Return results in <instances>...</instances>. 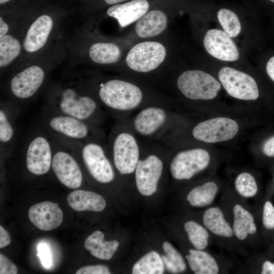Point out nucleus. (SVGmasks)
<instances>
[{
  "mask_svg": "<svg viewBox=\"0 0 274 274\" xmlns=\"http://www.w3.org/2000/svg\"><path fill=\"white\" fill-rule=\"evenodd\" d=\"M50 97L45 110L74 117L94 125L102 119L100 108L92 97L73 87H65Z\"/></svg>",
  "mask_w": 274,
  "mask_h": 274,
  "instance_id": "obj_1",
  "label": "nucleus"
},
{
  "mask_svg": "<svg viewBox=\"0 0 274 274\" xmlns=\"http://www.w3.org/2000/svg\"><path fill=\"white\" fill-rule=\"evenodd\" d=\"M53 137V136H52ZM81 158L90 175L101 183L112 182L115 177L112 165L99 141L76 142L54 137Z\"/></svg>",
  "mask_w": 274,
  "mask_h": 274,
  "instance_id": "obj_2",
  "label": "nucleus"
},
{
  "mask_svg": "<svg viewBox=\"0 0 274 274\" xmlns=\"http://www.w3.org/2000/svg\"><path fill=\"white\" fill-rule=\"evenodd\" d=\"M44 123L53 137L80 142L98 141L99 138L96 125L74 117L45 110Z\"/></svg>",
  "mask_w": 274,
  "mask_h": 274,
  "instance_id": "obj_3",
  "label": "nucleus"
},
{
  "mask_svg": "<svg viewBox=\"0 0 274 274\" xmlns=\"http://www.w3.org/2000/svg\"><path fill=\"white\" fill-rule=\"evenodd\" d=\"M98 95L107 109L114 112H127L137 108L143 100L141 89L130 82L112 79L99 85Z\"/></svg>",
  "mask_w": 274,
  "mask_h": 274,
  "instance_id": "obj_4",
  "label": "nucleus"
},
{
  "mask_svg": "<svg viewBox=\"0 0 274 274\" xmlns=\"http://www.w3.org/2000/svg\"><path fill=\"white\" fill-rule=\"evenodd\" d=\"M53 158L51 168L59 182L71 189L79 188L83 174L72 151L58 139L52 137Z\"/></svg>",
  "mask_w": 274,
  "mask_h": 274,
  "instance_id": "obj_5",
  "label": "nucleus"
},
{
  "mask_svg": "<svg viewBox=\"0 0 274 274\" xmlns=\"http://www.w3.org/2000/svg\"><path fill=\"white\" fill-rule=\"evenodd\" d=\"M109 150L120 173L126 175L134 172L140 160V149L133 134L126 131H115L111 136Z\"/></svg>",
  "mask_w": 274,
  "mask_h": 274,
  "instance_id": "obj_6",
  "label": "nucleus"
},
{
  "mask_svg": "<svg viewBox=\"0 0 274 274\" xmlns=\"http://www.w3.org/2000/svg\"><path fill=\"white\" fill-rule=\"evenodd\" d=\"M177 84L186 97L193 100L213 99L221 89L220 84L215 78L199 70L183 72L179 77Z\"/></svg>",
  "mask_w": 274,
  "mask_h": 274,
  "instance_id": "obj_7",
  "label": "nucleus"
},
{
  "mask_svg": "<svg viewBox=\"0 0 274 274\" xmlns=\"http://www.w3.org/2000/svg\"><path fill=\"white\" fill-rule=\"evenodd\" d=\"M166 51L160 43L146 41L131 48L126 57V63L132 70L147 73L158 67L164 61Z\"/></svg>",
  "mask_w": 274,
  "mask_h": 274,
  "instance_id": "obj_8",
  "label": "nucleus"
},
{
  "mask_svg": "<svg viewBox=\"0 0 274 274\" xmlns=\"http://www.w3.org/2000/svg\"><path fill=\"white\" fill-rule=\"evenodd\" d=\"M25 152L26 166L32 175L41 176L50 169L53 158L52 140L43 133L34 134L28 141Z\"/></svg>",
  "mask_w": 274,
  "mask_h": 274,
  "instance_id": "obj_9",
  "label": "nucleus"
},
{
  "mask_svg": "<svg viewBox=\"0 0 274 274\" xmlns=\"http://www.w3.org/2000/svg\"><path fill=\"white\" fill-rule=\"evenodd\" d=\"M210 162V154L203 149L182 151L174 157L170 163L171 175L178 180H189L205 169Z\"/></svg>",
  "mask_w": 274,
  "mask_h": 274,
  "instance_id": "obj_10",
  "label": "nucleus"
},
{
  "mask_svg": "<svg viewBox=\"0 0 274 274\" xmlns=\"http://www.w3.org/2000/svg\"><path fill=\"white\" fill-rule=\"evenodd\" d=\"M219 79L227 92L242 100H255L259 96L256 82L249 75L230 67L221 68Z\"/></svg>",
  "mask_w": 274,
  "mask_h": 274,
  "instance_id": "obj_11",
  "label": "nucleus"
},
{
  "mask_svg": "<svg viewBox=\"0 0 274 274\" xmlns=\"http://www.w3.org/2000/svg\"><path fill=\"white\" fill-rule=\"evenodd\" d=\"M238 131L237 122L226 117H217L204 120L197 124L192 135L197 140L214 143L229 140Z\"/></svg>",
  "mask_w": 274,
  "mask_h": 274,
  "instance_id": "obj_12",
  "label": "nucleus"
},
{
  "mask_svg": "<svg viewBox=\"0 0 274 274\" xmlns=\"http://www.w3.org/2000/svg\"><path fill=\"white\" fill-rule=\"evenodd\" d=\"M163 169V162L155 154L139 160L135 169L137 188L142 195L150 196L156 191Z\"/></svg>",
  "mask_w": 274,
  "mask_h": 274,
  "instance_id": "obj_13",
  "label": "nucleus"
},
{
  "mask_svg": "<svg viewBox=\"0 0 274 274\" xmlns=\"http://www.w3.org/2000/svg\"><path fill=\"white\" fill-rule=\"evenodd\" d=\"M45 77V72L41 67L30 66L12 78L10 83L11 92L18 99H28L40 88Z\"/></svg>",
  "mask_w": 274,
  "mask_h": 274,
  "instance_id": "obj_14",
  "label": "nucleus"
},
{
  "mask_svg": "<svg viewBox=\"0 0 274 274\" xmlns=\"http://www.w3.org/2000/svg\"><path fill=\"white\" fill-rule=\"evenodd\" d=\"M203 42L208 53L218 59L234 61L239 57L236 45L224 31L218 29L209 30Z\"/></svg>",
  "mask_w": 274,
  "mask_h": 274,
  "instance_id": "obj_15",
  "label": "nucleus"
},
{
  "mask_svg": "<svg viewBox=\"0 0 274 274\" xmlns=\"http://www.w3.org/2000/svg\"><path fill=\"white\" fill-rule=\"evenodd\" d=\"M28 215L31 222L43 231H50L57 228L63 220V212L58 204L49 201L31 206Z\"/></svg>",
  "mask_w": 274,
  "mask_h": 274,
  "instance_id": "obj_16",
  "label": "nucleus"
},
{
  "mask_svg": "<svg viewBox=\"0 0 274 274\" xmlns=\"http://www.w3.org/2000/svg\"><path fill=\"white\" fill-rule=\"evenodd\" d=\"M166 111L157 106H149L142 109L134 117L133 127L140 135L150 136L157 133L165 124Z\"/></svg>",
  "mask_w": 274,
  "mask_h": 274,
  "instance_id": "obj_17",
  "label": "nucleus"
},
{
  "mask_svg": "<svg viewBox=\"0 0 274 274\" xmlns=\"http://www.w3.org/2000/svg\"><path fill=\"white\" fill-rule=\"evenodd\" d=\"M231 207V224L234 237L240 242H245L257 233L255 217L251 211L241 202H235Z\"/></svg>",
  "mask_w": 274,
  "mask_h": 274,
  "instance_id": "obj_18",
  "label": "nucleus"
},
{
  "mask_svg": "<svg viewBox=\"0 0 274 274\" xmlns=\"http://www.w3.org/2000/svg\"><path fill=\"white\" fill-rule=\"evenodd\" d=\"M149 8L150 3L148 0H131L112 5L108 9L107 14L116 19L120 25L124 27L138 21Z\"/></svg>",
  "mask_w": 274,
  "mask_h": 274,
  "instance_id": "obj_19",
  "label": "nucleus"
},
{
  "mask_svg": "<svg viewBox=\"0 0 274 274\" xmlns=\"http://www.w3.org/2000/svg\"><path fill=\"white\" fill-rule=\"evenodd\" d=\"M202 224L211 235L224 239H235L231 224L219 206H210L202 215Z\"/></svg>",
  "mask_w": 274,
  "mask_h": 274,
  "instance_id": "obj_20",
  "label": "nucleus"
},
{
  "mask_svg": "<svg viewBox=\"0 0 274 274\" xmlns=\"http://www.w3.org/2000/svg\"><path fill=\"white\" fill-rule=\"evenodd\" d=\"M53 26L52 18L47 15L39 17L30 25L23 42V47L28 52L41 49L46 43Z\"/></svg>",
  "mask_w": 274,
  "mask_h": 274,
  "instance_id": "obj_21",
  "label": "nucleus"
},
{
  "mask_svg": "<svg viewBox=\"0 0 274 274\" xmlns=\"http://www.w3.org/2000/svg\"><path fill=\"white\" fill-rule=\"evenodd\" d=\"M18 108L1 105L0 108L1 152L13 150L15 138V122L18 114Z\"/></svg>",
  "mask_w": 274,
  "mask_h": 274,
  "instance_id": "obj_22",
  "label": "nucleus"
},
{
  "mask_svg": "<svg viewBox=\"0 0 274 274\" xmlns=\"http://www.w3.org/2000/svg\"><path fill=\"white\" fill-rule=\"evenodd\" d=\"M167 24L166 14L160 10H153L148 11L137 21L135 30L141 38H151L161 33L166 28Z\"/></svg>",
  "mask_w": 274,
  "mask_h": 274,
  "instance_id": "obj_23",
  "label": "nucleus"
},
{
  "mask_svg": "<svg viewBox=\"0 0 274 274\" xmlns=\"http://www.w3.org/2000/svg\"><path fill=\"white\" fill-rule=\"evenodd\" d=\"M68 205L77 211H91L100 212L106 205L104 197L92 191L75 190L71 192L67 197Z\"/></svg>",
  "mask_w": 274,
  "mask_h": 274,
  "instance_id": "obj_24",
  "label": "nucleus"
},
{
  "mask_svg": "<svg viewBox=\"0 0 274 274\" xmlns=\"http://www.w3.org/2000/svg\"><path fill=\"white\" fill-rule=\"evenodd\" d=\"M185 256L190 269L195 274H218L220 266L216 258L204 250L190 249Z\"/></svg>",
  "mask_w": 274,
  "mask_h": 274,
  "instance_id": "obj_25",
  "label": "nucleus"
},
{
  "mask_svg": "<svg viewBox=\"0 0 274 274\" xmlns=\"http://www.w3.org/2000/svg\"><path fill=\"white\" fill-rule=\"evenodd\" d=\"M119 244L115 240L105 241L103 233L96 230L86 238L84 246L93 256L102 260H109L117 250Z\"/></svg>",
  "mask_w": 274,
  "mask_h": 274,
  "instance_id": "obj_26",
  "label": "nucleus"
},
{
  "mask_svg": "<svg viewBox=\"0 0 274 274\" xmlns=\"http://www.w3.org/2000/svg\"><path fill=\"white\" fill-rule=\"evenodd\" d=\"M219 190V186L215 182H207L192 189L186 199L193 207H210L215 201Z\"/></svg>",
  "mask_w": 274,
  "mask_h": 274,
  "instance_id": "obj_27",
  "label": "nucleus"
},
{
  "mask_svg": "<svg viewBox=\"0 0 274 274\" xmlns=\"http://www.w3.org/2000/svg\"><path fill=\"white\" fill-rule=\"evenodd\" d=\"M89 55L95 63L110 64L119 60L121 50L117 45L113 43H97L90 47Z\"/></svg>",
  "mask_w": 274,
  "mask_h": 274,
  "instance_id": "obj_28",
  "label": "nucleus"
},
{
  "mask_svg": "<svg viewBox=\"0 0 274 274\" xmlns=\"http://www.w3.org/2000/svg\"><path fill=\"white\" fill-rule=\"evenodd\" d=\"M164 265L160 256L151 251L143 256L133 266V274H162Z\"/></svg>",
  "mask_w": 274,
  "mask_h": 274,
  "instance_id": "obj_29",
  "label": "nucleus"
},
{
  "mask_svg": "<svg viewBox=\"0 0 274 274\" xmlns=\"http://www.w3.org/2000/svg\"><path fill=\"white\" fill-rule=\"evenodd\" d=\"M184 227L194 249L205 250L208 247L211 234L203 225L190 220L184 223Z\"/></svg>",
  "mask_w": 274,
  "mask_h": 274,
  "instance_id": "obj_30",
  "label": "nucleus"
},
{
  "mask_svg": "<svg viewBox=\"0 0 274 274\" xmlns=\"http://www.w3.org/2000/svg\"><path fill=\"white\" fill-rule=\"evenodd\" d=\"M165 255L161 257L164 267L170 272L177 273L185 271L186 263L182 255L167 242L163 243Z\"/></svg>",
  "mask_w": 274,
  "mask_h": 274,
  "instance_id": "obj_31",
  "label": "nucleus"
},
{
  "mask_svg": "<svg viewBox=\"0 0 274 274\" xmlns=\"http://www.w3.org/2000/svg\"><path fill=\"white\" fill-rule=\"evenodd\" d=\"M21 45L14 37L6 35L0 38V66L10 64L19 54Z\"/></svg>",
  "mask_w": 274,
  "mask_h": 274,
  "instance_id": "obj_32",
  "label": "nucleus"
},
{
  "mask_svg": "<svg viewBox=\"0 0 274 274\" xmlns=\"http://www.w3.org/2000/svg\"><path fill=\"white\" fill-rule=\"evenodd\" d=\"M234 188L237 194L244 199L254 197L258 191L255 178L248 172H243L237 175L234 181Z\"/></svg>",
  "mask_w": 274,
  "mask_h": 274,
  "instance_id": "obj_33",
  "label": "nucleus"
},
{
  "mask_svg": "<svg viewBox=\"0 0 274 274\" xmlns=\"http://www.w3.org/2000/svg\"><path fill=\"white\" fill-rule=\"evenodd\" d=\"M218 20L224 31L231 38L236 37L241 31V24L237 15L232 11L220 9L217 12Z\"/></svg>",
  "mask_w": 274,
  "mask_h": 274,
  "instance_id": "obj_34",
  "label": "nucleus"
},
{
  "mask_svg": "<svg viewBox=\"0 0 274 274\" xmlns=\"http://www.w3.org/2000/svg\"><path fill=\"white\" fill-rule=\"evenodd\" d=\"M262 222L267 229H274V206L270 201H266L263 207Z\"/></svg>",
  "mask_w": 274,
  "mask_h": 274,
  "instance_id": "obj_35",
  "label": "nucleus"
},
{
  "mask_svg": "<svg viewBox=\"0 0 274 274\" xmlns=\"http://www.w3.org/2000/svg\"><path fill=\"white\" fill-rule=\"evenodd\" d=\"M38 255L42 265L45 268H49L52 265V257L48 246L45 243H40L38 246Z\"/></svg>",
  "mask_w": 274,
  "mask_h": 274,
  "instance_id": "obj_36",
  "label": "nucleus"
},
{
  "mask_svg": "<svg viewBox=\"0 0 274 274\" xmlns=\"http://www.w3.org/2000/svg\"><path fill=\"white\" fill-rule=\"evenodd\" d=\"M76 274H110L108 267L102 265H89L78 269Z\"/></svg>",
  "mask_w": 274,
  "mask_h": 274,
  "instance_id": "obj_37",
  "label": "nucleus"
},
{
  "mask_svg": "<svg viewBox=\"0 0 274 274\" xmlns=\"http://www.w3.org/2000/svg\"><path fill=\"white\" fill-rule=\"evenodd\" d=\"M17 271L16 266L3 254H0V273L16 274Z\"/></svg>",
  "mask_w": 274,
  "mask_h": 274,
  "instance_id": "obj_38",
  "label": "nucleus"
},
{
  "mask_svg": "<svg viewBox=\"0 0 274 274\" xmlns=\"http://www.w3.org/2000/svg\"><path fill=\"white\" fill-rule=\"evenodd\" d=\"M264 154L269 157H274V136L268 139L262 148Z\"/></svg>",
  "mask_w": 274,
  "mask_h": 274,
  "instance_id": "obj_39",
  "label": "nucleus"
},
{
  "mask_svg": "<svg viewBox=\"0 0 274 274\" xmlns=\"http://www.w3.org/2000/svg\"><path fill=\"white\" fill-rule=\"evenodd\" d=\"M11 243V238L8 232L0 226V248H4L10 245Z\"/></svg>",
  "mask_w": 274,
  "mask_h": 274,
  "instance_id": "obj_40",
  "label": "nucleus"
},
{
  "mask_svg": "<svg viewBox=\"0 0 274 274\" xmlns=\"http://www.w3.org/2000/svg\"><path fill=\"white\" fill-rule=\"evenodd\" d=\"M261 273L274 274V263L269 260L264 261L261 266Z\"/></svg>",
  "mask_w": 274,
  "mask_h": 274,
  "instance_id": "obj_41",
  "label": "nucleus"
},
{
  "mask_svg": "<svg viewBox=\"0 0 274 274\" xmlns=\"http://www.w3.org/2000/svg\"><path fill=\"white\" fill-rule=\"evenodd\" d=\"M266 69L268 75L274 82V56L270 58L267 62Z\"/></svg>",
  "mask_w": 274,
  "mask_h": 274,
  "instance_id": "obj_42",
  "label": "nucleus"
},
{
  "mask_svg": "<svg viewBox=\"0 0 274 274\" xmlns=\"http://www.w3.org/2000/svg\"><path fill=\"white\" fill-rule=\"evenodd\" d=\"M9 30L8 25L0 17V38L6 35Z\"/></svg>",
  "mask_w": 274,
  "mask_h": 274,
  "instance_id": "obj_43",
  "label": "nucleus"
},
{
  "mask_svg": "<svg viewBox=\"0 0 274 274\" xmlns=\"http://www.w3.org/2000/svg\"><path fill=\"white\" fill-rule=\"evenodd\" d=\"M104 2L110 5H114L122 3L128 0H104Z\"/></svg>",
  "mask_w": 274,
  "mask_h": 274,
  "instance_id": "obj_44",
  "label": "nucleus"
},
{
  "mask_svg": "<svg viewBox=\"0 0 274 274\" xmlns=\"http://www.w3.org/2000/svg\"><path fill=\"white\" fill-rule=\"evenodd\" d=\"M9 1H10V0H0V4H3L4 3H6L9 2Z\"/></svg>",
  "mask_w": 274,
  "mask_h": 274,
  "instance_id": "obj_45",
  "label": "nucleus"
},
{
  "mask_svg": "<svg viewBox=\"0 0 274 274\" xmlns=\"http://www.w3.org/2000/svg\"><path fill=\"white\" fill-rule=\"evenodd\" d=\"M270 2L274 3V0H269Z\"/></svg>",
  "mask_w": 274,
  "mask_h": 274,
  "instance_id": "obj_46",
  "label": "nucleus"
}]
</instances>
